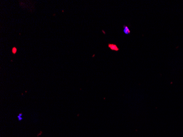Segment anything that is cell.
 Segmentation results:
<instances>
[{"label": "cell", "instance_id": "2", "mask_svg": "<svg viewBox=\"0 0 183 137\" xmlns=\"http://www.w3.org/2000/svg\"><path fill=\"white\" fill-rule=\"evenodd\" d=\"M124 32L126 35H129L130 34V30L129 28L126 25H124Z\"/></svg>", "mask_w": 183, "mask_h": 137}, {"label": "cell", "instance_id": "1", "mask_svg": "<svg viewBox=\"0 0 183 137\" xmlns=\"http://www.w3.org/2000/svg\"><path fill=\"white\" fill-rule=\"evenodd\" d=\"M108 47L110 48L111 50H114V51L117 52L119 50V48L115 44H109L108 45Z\"/></svg>", "mask_w": 183, "mask_h": 137}, {"label": "cell", "instance_id": "3", "mask_svg": "<svg viewBox=\"0 0 183 137\" xmlns=\"http://www.w3.org/2000/svg\"><path fill=\"white\" fill-rule=\"evenodd\" d=\"M23 115L22 113H20V114H19L18 115V116H17V119H18V120L19 121H21L23 120Z\"/></svg>", "mask_w": 183, "mask_h": 137}, {"label": "cell", "instance_id": "4", "mask_svg": "<svg viewBox=\"0 0 183 137\" xmlns=\"http://www.w3.org/2000/svg\"><path fill=\"white\" fill-rule=\"evenodd\" d=\"M12 52L13 53V54H15L16 53V52H17V49H16V47H13L12 50Z\"/></svg>", "mask_w": 183, "mask_h": 137}]
</instances>
